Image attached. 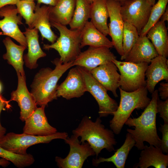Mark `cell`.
I'll return each instance as SVG.
<instances>
[{"instance_id": "1", "label": "cell", "mask_w": 168, "mask_h": 168, "mask_svg": "<svg viewBox=\"0 0 168 168\" xmlns=\"http://www.w3.org/2000/svg\"><path fill=\"white\" fill-rule=\"evenodd\" d=\"M152 94V99L141 115L137 118L129 117L125 123L129 127L134 128V129L127 128V131L135 141V146L139 150L144 148V142L156 147H160L161 145L156 122L158 113L157 101L159 98L158 90H155Z\"/></svg>"}, {"instance_id": "2", "label": "cell", "mask_w": 168, "mask_h": 168, "mask_svg": "<svg viewBox=\"0 0 168 168\" xmlns=\"http://www.w3.org/2000/svg\"><path fill=\"white\" fill-rule=\"evenodd\" d=\"M73 62L63 63L59 58H56L52 61L55 66L54 69L43 68L35 74L30 86V93L37 105L46 106L49 102L57 99L58 82L66 71L73 66Z\"/></svg>"}, {"instance_id": "3", "label": "cell", "mask_w": 168, "mask_h": 168, "mask_svg": "<svg viewBox=\"0 0 168 168\" xmlns=\"http://www.w3.org/2000/svg\"><path fill=\"white\" fill-rule=\"evenodd\" d=\"M100 117L93 121L86 116L81 120L77 127L72 131L73 135L81 137V143H89L95 152L96 157L104 149L109 152L115 151L114 146L117 143L114 133L111 129L105 128L101 124Z\"/></svg>"}, {"instance_id": "4", "label": "cell", "mask_w": 168, "mask_h": 168, "mask_svg": "<svg viewBox=\"0 0 168 168\" xmlns=\"http://www.w3.org/2000/svg\"><path fill=\"white\" fill-rule=\"evenodd\" d=\"M120 99L116 110L113 113V117L110 121V126L114 134L120 133L125 123L133 111L136 109H144L149 104L151 99L147 96L146 86L131 92L125 91L119 88Z\"/></svg>"}, {"instance_id": "5", "label": "cell", "mask_w": 168, "mask_h": 168, "mask_svg": "<svg viewBox=\"0 0 168 168\" xmlns=\"http://www.w3.org/2000/svg\"><path fill=\"white\" fill-rule=\"evenodd\" d=\"M50 23L52 26L58 30L60 36L51 44H44L43 48L45 50L54 49L56 50L62 63L73 61L81 52V30L69 29L66 26L57 22L51 21Z\"/></svg>"}, {"instance_id": "6", "label": "cell", "mask_w": 168, "mask_h": 168, "mask_svg": "<svg viewBox=\"0 0 168 168\" xmlns=\"http://www.w3.org/2000/svg\"><path fill=\"white\" fill-rule=\"evenodd\" d=\"M68 136L65 132H57L46 136H39L23 133L10 132L0 138V147L12 152L21 155L27 154V149L39 143H47L56 139L64 140Z\"/></svg>"}, {"instance_id": "7", "label": "cell", "mask_w": 168, "mask_h": 168, "mask_svg": "<svg viewBox=\"0 0 168 168\" xmlns=\"http://www.w3.org/2000/svg\"><path fill=\"white\" fill-rule=\"evenodd\" d=\"M112 61L119 71V87L122 89L131 92L146 86L145 72L149 63L121 61L116 59Z\"/></svg>"}, {"instance_id": "8", "label": "cell", "mask_w": 168, "mask_h": 168, "mask_svg": "<svg viewBox=\"0 0 168 168\" xmlns=\"http://www.w3.org/2000/svg\"><path fill=\"white\" fill-rule=\"evenodd\" d=\"M77 66L82 75L87 91L92 96L98 104L99 117L113 115V113L118 108L117 102L109 96L106 89L93 77L89 71L83 67Z\"/></svg>"}, {"instance_id": "9", "label": "cell", "mask_w": 168, "mask_h": 168, "mask_svg": "<svg viewBox=\"0 0 168 168\" xmlns=\"http://www.w3.org/2000/svg\"><path fill=\"white\" fill-rule=\"evenodd\" d=\"M70 146L69 153L64 158L56 156L55 161L60 168H82L85 161L89 157L96 155L87 142L81 143L78 138L72 135L64 140Z\"/></svg>"}, {"instance_id": "10", "label": "cell", "mask_w": 168, "mask_h": 168, "mask_svg": "<svg viewBox=\"0 0 168 168\" xmlns=\"http://www.w3.org/2000/svg\"><path fill=\"white\" fill-rule=\"evenodd\" d=\"M152 7L147 0H131L121 5L120 13L124 21L134 26L139 34L147 23Z\"/></svg>"}, {"instance_id": "11", "label": "cell", "mask_w": 168, "mask_h": 168, "mask_svg": "<svg viewBox=\"0 0 168 168\" xmlns=\"http://www.w3.org/2000/svg\"><path fill=\"white\" fill-rule=\"evenodd\" d=\"M15 5H8L0 8V29L2 35L14 39L21 45L27 48L25 35L20 30L18 25L22 24V16L18 15Z\"/></svg>"}, {"instance_id": "12", "label": "cell", "mask_w": 168, "mask_h": 168, "mask_svg": "<svg viewBox=\"0 0 168 168\" xmlns=\"http://www.w3.org/2000/svg\"><path fill=\"white\" fill-rule=\"evenodd\" d=\"M109 49L89 46L87 50L80 52L73 61V65L83 67L90 72L99 66L116 59Z\"/></svg>"}, {"instance_id": "13", "label": "cell", "mask_w": 168, "mask_h": 168, "mask_svg": "<svg viewBox=\"0 0 168 168\" xmlns=\"http://www.w3.org/2000/svg\"><path fill=\"white\" fill-rule=\"evenodd\" d=\"M110 22L109 35L112 39L114 47L118 54L123 55L122 37L124 21L120 13L121 4L115 0H106Z\"/></svg>"}, {"instance_id": "14", "label": "cell", "mask_w": 168, "mask_h": 168, "mask_svg": "<svg viewBox=\"0 0 168 168\" xmlns=\"http://www.w3.org/2000/svg\"><path fill=\"white\" fill-rule=\"evenodd\" d=\"M86 91L83 76L77 66L70 70L65 80L58 86L56 94L57 97L70 100L80 97Z\"/></svg>"}, {"instance_id": "15", "label": "cell", "mask_w": 168, "mask_h": 168, "mask_svg": "<svg viewBox=\"0 0 168 168\" xmlns=\"http://www.w3.org/2000/svg\"><path fill=\"white\" fill-rule=\"evenodd\" d=\"M18 77L17 89L11 93L10 101H15L20 109V119L23 122L29 117L37 108L32 95L29 92L26 83L25 76L16 72Z\"/></svg>"}, {"instance_id": "16", "label": "cell", "mask_w": 168, "mask_h": 168, "mask_svg": "<svg viewBox=\"0 0 168 168\" xmlns=\"http://www.w3.org/2000/svg\"><path fill=\"white\" fill-rule=\"evenodd\" d=\"M112 61L98 66L90 72L93 77L115 97H118L117 90L120 86V75Z\"/></svg>"}, {"instance_id": "17", "label": "cell", "mask_w": 168, "mask_h": 168, "mask_svg": "<svg viewBox=\"0 0 168 168\" xmlns=\"http://www.w3.org/2000/svg\"><path fill=\"white\" fill-rule=\"evenodd\" d=\"M44 106L37 108L25 120L23 133L30 135L46 136L57 132L55 128L49 123L44 112Z\"/></svg>"}, {"instance_id": "18", "label": "cell", "mask_w": 168, "mask_h": 168, "mask_svg": "<svg viewBox=\"0 0 168 168\" xmlns=\"http://www.w3.org/2000/svg\"><path fill=\"white\" fill-rule=\"evenodd\" d=\"M145 72L146 87L148 91L152 93L156 85L165 80L168 82V63L166 58L158 55L152 59Z\"/></svg>"}, {"instance_id": "19", "label": "cell", "mask_w": 168, "mask_h": 168, "mask_svg": "<svg viewBox=\"0 0 168 168\" xmlns=\"http://www.w3.org/2000/svg\"><path fill=\"white\" fill-rule=\"evenodd\" d=\"M158 55L153 44L146 35L139 36L125 61L149 64L152 59Z\"/></svg>"}, {"instance_id": "20", "label": "cell", "mask_w": 168, "mask_h": 168, "mask_svg": "<svg viewBox=\"0 0 168 168\" xmlns=\"http://www.w3.org/2000/svg\"><path fill=\"white\" fill-rule=\"evenodd\" d=\"M38 30L35 28H26L23 32L26 40L27 53L23 55V60L26 66L30 69L36 68L37 60L46 55L40 47L39 41Z\"/></svg>"}, {"instance_id": "21", "label": "cell", "mask_w": 168, "mask_h": 168, "mask_svg": "<svg viewBox=\"0 0 168 168\" xmlns=\"http://www.w3.org/2000/svg\"><path fill=\"white\" fill-rule=\"evenodd\" d=\"M168 166V155L163 154L160 147L152 145H145L140 154L138 163L134 168H147L152 166L155 168H166Z\"/></svg>"}, {"instance_id": "22", "label": "cell", "mask_w": 168, "mask_h": 168, "mask_svg": "<svg viewBox=\"0 0 168 168\" xmlns=\"http://www.w3.org/2000/svg\"><path fill=\"white\" fill-rule=\"evenodd\" d=\"M37 4L35 10V16L30 28H35L40 32L42 39H47L51 44L57 40V36L51 29L49 17V6Z\"/></svg>"}, {"instance_id": "23", "label": "cell", "mask_w": 168, "mask_h": 168, "mask_svg": "<svg viewBox=\"0 0 168 168\" xmlns=\"http://www.w3.org/2000/svg\"><path fill=\"white\" fill-rule=\"evenodd\" d=\"M81 49L87 45L109 48L114 47L112 41L98 30L91 21H87L81 30Z\"/></svg>"}, {"instance_id": "24", "label": "cell", "mask_w": 168, "mask_h": 168, "mask_svg": "<svg viewBox=\"0 0 168 168\" xmlns=\"http://www.w3.org/2000/svg\"><path fill=\"white\" fill-rule=\"evenodd\" d=\"M146 36L151 41L158 55L168 56V34L165 22L158 21L148 31Z\"/></svg>"}, {"instance_id": "25", "label": "cell", "mask_w": 168, "mask_h": 168, "mask_svg": "<svg viewBox=\"0 0 168 168\" xmlns=\"http://www.w3.org/2000/svg\"><path fill=\"white\" fill-rule=\"evenodd\" d=\"M3 42L6 49V53L3 55V58L7 60L8 63L13 67L16 72H20L22 76H25L23 68V53L27 47L16 44L8 36L3 39Z\"/></svg>"}, {"instance_id": "26", "label": "cell", "mask_w": 168, "mask_h": 168, "mask_svg": "<svg viewBox=\"0 0 168 168\" xmlns=\"http://www.w3.org/2000/svg\"><path fill=\"white\" fill-rule=\"evenodd\" d=\"M135 143L134 139L128 132L124 143L119 148L116 150L114 155L107 158L100 157L99 158L93 159L92 161L93 165L97 166L101 163L111 162L117 168H124L129 152L135 146Z\"/></svg>"}, {"instance_id": "27", "label": "cell", "mask_w": 168, "mask_h": 168, "mask_svg": "<svg viewBox=\"0 0 168 168\" xmlns=\"http://www.w3.org/2000/svg\"><path fill=\"white\" fill-rule=\"evenodd\" d=\"M76 5V0H58L55 6H49L50 21L66 26L72 18Z\"/></svg>"}, {"instance_id": "28", "label": "cell", "mask_w": 168, "mask_h": 168, "mask_svg": "<svg viewBox=\"0 0 168 168\" xmlns=\"http://www.w3.org/2000/svg\"><path fill=\"white\" fill-rule=\"evenodd\" d=\"M109 17L106 0H95L91 4V21L104 35H109L108 19Z\"/></svg>"}, {"instance_id": "29", "label": "cell", "mask_w": 168, "mask_h": 168, "mask_svg": "<svg viewBox=\"0 0 168 168\" xmlns=\"http://www.w3.org/2000/svg\"><path fill=\"white\" fill-rule=\"evenodd\" d=\"M91 4L86 0H76L73 15L69 25L70 29L81 30L90 18Z\"/></svg>"}, {"instance_id": "30", "label": "cell", "mask_w": 168, "mask_h": 168, "mask_svg": "<svg viewBox=\"0 0 168 168\" xmlns=\"http://www.w3.org/2000/svg\"><path fill=\"white\" fill-rule=\"evenodd\" d=\"M139 37L136 28L131 24L124 21L122 37L123 55L121 57V60L125 59Z\"/></svg>"}, {"instance_id": "31", "label": "cell", "mask_w": 168, "mask_h": 168, "mask_svg": "<svg viewBox=\"0 0 168 168\" xmlns=\"http://www.w3.org/2000/svg\"><path fill=\"white\" fill-rule=\"evenodd\" d=\"M0 157L11 162L19 168L29 166L33 164L35 161L33 156L31 154L19 155L5 150L1 147Z\"/></svg>"}, {"instance_id": "32", "label": "cell", "mask_w": 168, "mask_h": 168, "mask_svg": "<svg viewBox=\"0 0 168 168\" xmlns=\"http://www.w3.org/2000/svg\"><path fill=\"white\" fill-rule=\"evenodd\" d=\"M168 2V0H158L152 6L148 21L139 33L140 36L146 35L149 30L159 21L167 7Z\"/></svg>"}, {"instance_id": "33", "label": "cell", "mask_w": 168, "mask_h": 168, "mask_svg": "<svg viewBox=\"0 0 168 168\" xmlns=\"http://www.w3.org/2000/svg\"><path fill=\"white\" fill-rule=\"evenodd\" d=\"M15 6L18 14L24 19L26 23L30 28L35 16V3L34 2L19 0Z\"/></svg>"}, {"instance_id": "34", "label": "cell", "mask_w": 168, "mask_h": 168, "mask_svg": "<svg viewBox=\"0 0 168 168\" xmlns=\"http://www.w3.org/2000/svg\"><path fill=\"white\" fill-rule=\"evenodd\" d=\"M156 108L159 116L164 120V123H168V99L164 101L158 98L157 101Z\"/></svg>"}, {"instance_id": "35", "label": "cell", "mask_w": 168, "mask_h": 168, "mask_svg": "<svg viewBox=\"0 0 168 168\" xmlns=\"http://www.w3.org/2000/svg\"><path fill=\"white\" fill-rule=\"evenodd\" d=\"M161 127L159 130L162 133V138L161 139L160 147L163 152H168V123H164L163 125L161 124Z\"/></svg>"}, {"instance_id": "36", "label": "cell", "mask_w": 168, "mask_h": 168, "mask_svg": "<svg viewBox=\"0 0 168 168\" xmlns=\"http://www.w3.org/2000/svg\"><path fill=\"white\" fill-rule=\"evenodd\" d=\"M158 90L161 99L165 100L168 99V82H161Z\"/></svg>"}, {"instance_id": "37", "label": "cell", "mask_w": 168, "mask_h": 168, "mask_svg": "<svg viewBox=\"0 0 168 168\" xmlns=\"http://www.w3.org/2000/svg\"><path fill=\"white\" fill-rule=\"evenodd\" d=\"M9 101H6L5 99L0 96V115L2 110L4 109L6 105H8ZM6 131L5 128L2 127L0 122V138L4 135Z\"/></svg>"}, {"instance_id": "38", "label": "cell", "mask_w": 168, "mask_h": 168, "mask_svg": "<svg viewBox=\"0 0 168 168\" xmlns=\"http://www.w3.org/2000/svg\"><path fill=\"white\" fill-rule=\"evenodd\" d=\"M37 4H44L53 7L56 5L58 0H36Z\"/></svg>"}, {"instance_id": "39", "label": "cell", "mask_w": 168, "mask_h": 168, "mask_svg": "<svg viewBox=\"0 0 168 168\" xmlns=\"http://www.w3.org/2000/svg\"><path fill=\"white\" fill-rule=\"evenodd\" d=\"M19 0H0V8L8 5H16Z\"/></svg>"}, {"instance_id": "40", "label": "cell", "mask_w": 168, "mask_h": 168, "mask_svg": "<svg viewBox=\"0 0 168 168\" xmlns=\"http://www.w3.org/2000/svg\"><path fill=\"white\" fill-rule=\"evenodd\" d=\"M10 162L8 160L3 158L0 159V166L5 167L8 166L10 164Z\"/></svg>"}, {"instance_id": "41", "label": "cell", "mask_w": 168, "mask_h": 168, "mask_svg": "<svg viewBox=\"0 0 168 168\" xmlns=\"http://www.w3.org/2000/svg\"><path fill=\"white\" fill-rule=\"evenodd\" d=\"M161 18V20L165 22V21H168V8L167 7L162 15Z\"/></svg>"}, {"instance_id": "42", "label": "cell", "mask_w": 168, "mask_h": 168, "mask_svg": "<svg viewBox=\"0 0 168 168\" xmlns=\"http://www.w3.org/2000/svg\"><path fill=\"white\" fill-rule=\"evenodd\" d=\"M119 2L121 5L131 0H115Z\"/></svg>"}, {"instance_id": "43", "label": "cell", "mask_w": 168, "mask_h": 168, "mask_svg": "<svg viewBox=\"0 0 168 168\" xmlns=\"http://www.w3.org/2000/svg\"><path fill=\"white\" fill-rule=\"evenodd\" d=\"M147 2L152 6L155 3L156 0H147Z\"/></svg>"}, {"instance_id": "44", "label": "cell", "mask_w": 168, "mask_h": 168, "mask_svg": "<svg viewBox=\"0 0 168 168\" xmlns=\"http://www.w3.org/2000/svg\"><path fill=\"white\" fill-rule=\"evenodd\" d=\"M90 3L91 4L95 0H86Z\"/></svg>"}, {"instance_id": "45", "label": "cell", "mask_w": 168, "mask_h": 168, "mask_svg": "<svg viewBox=\"0 0 168 168\" xmlns=\"http://www.w3.org/2000/svg\"><path fill=\"white\" fill-rule=\"evenodd\" d=\"M2 85L0 82V96L1 95H0V93H1V92L2 91Z\"/></svg>"}, {"instance_id": "46", "label": "cell", "mask_w": 168, "mask_h": 168, "mask_svg": "<svg viewBox=\"0 0 168 168\" xmlns=\"http://www.w3.org/2000/svg\"><path fill=\"white\" fill-rule=\"evenodd\" d=\"M26 1H31V2H34L35 0H23Z\"/></svg>"}, {"instance_id": "47", "label": "cell", "mask_w": 168, "mask_h": 168, "mask_svg": "<svg viewBox=\"0 0 168 168\" xmlns=\"http://www.w3.org/2000/svg\"><path fill=\"white\" fill-rule=\"evenodd\" d=\"M2 35V32L0 31V36Z\"/></svg>"}]
</instances>
